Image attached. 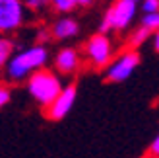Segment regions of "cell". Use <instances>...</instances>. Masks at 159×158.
<instances>
[{"instance_id": "6da1fadb", "label": "cell", "mask_w": 159, "mask_h": 158, "mask_svg": "<svg viewBox=\"0 0 159 158\" xmlns=\"http://www.w3.org/2000/svg\"><path fill=\"white\" fill-rule=\"evenodd\" d=\"M47 62H49V49H47V45L35 43L8 59V62L4 65L6 78L10 82H23V80H27V76L31 72H35L37 68H43Z\"/></svg>"}, {"instance_id": "7a4b0ae2", "label": "cell", "mask_w": 159, "mask_h": 158, "mask_svg": "<svg viewBox=\"0 0 159 158\" xmlns=\"http://www.w3.org/2000/svg\"><path fill=\"white\" fill-rule=\"evenodd\" d=\"M62 90L60 76L49 68H37L27 76V92L41 107H47Z\"/></svg>"}, {"instance_id": "3957f363", "label": "cell", "mask_w": 159, "mask_h": 158, "mask_svg": "<svg viewBox=\"0 0 159 158\" xmlns=\"http://www.w3.org/2000/svg\"><path fill=\"white\" fill-rule=\"evenodd\" d=\"M136 14H138V2H134V0H116L103 14L99 31L101 33L126 31L136 20Z\"/></svg>"}, {"instance_id": "277c9868", "label": "cell", "mask_w": 159, "mask_h": 158, "mask_svg": "<svg viewBox=\"0 0 159 158\" xmlns=\"http://www.w3.org/2000/svg\"><path fill=\"white\" fill-rule=\"evenodd\" d=\"M84 57L93 68H105L115 57V43L109 37V33H101L97 31L91 35L84 45Z\"/></svg>"}, {"instance_id": "5b68a950", "label": "cell", "mask_w": 159, "mask_h": 158, "mask_svg": "<svg viewBox=\"0 0 159 158\" xmlns=\"http://www.w3.org/2000/svg\"><path fill=\"white\" fill-rule=\"evenodd\" d=\"M140 61H142V57H140L138 49H130V47L126 51H122L120 55L113 57V61L105 67L107 82H124V80H128V78L134 74V70L138 68Z\"/></svg>"}, {"instance_id": "8992f818", "label": "cell", "mask_w": 159, "mask_h": 158, "mask_svg": "<svg viewBox=\"0 0 159 158\" xmlns=\"http://www.w3.org/2000/svg\"><path fill=\"white\" fill-rule=\"evenodd\" d=\"M27 18V8L21 0H0V35L18 31Z\"/></svg>"}, {"instance_id": "52a82bcc", "label": "cell", "mask_w": 159, "mask_h": 158, "mask_svg": "<svg viewBox=\"0 0 159 158\" xmlns=\"http://www.w3.org/2000/svg\"><path fill=\"white\" fill-rule=\"evenodd\" d=\"M76 96H78V90L74 84H68V86H62V90L58 92V96L54 98L49 106H47V117L51 121H60L72 111V107L76 104Z\"/></svg>"}, {"instance_id": "ba28073f", "label": "cell", "mask_w": 159, "mask_h": 158, "mask_svg": "<svg viewBox=\"0 0 159 158\" xmlns=\"http://www.w3.org/2000/svg\"><path fill=\"white\" fill-rule=\"evenodd\" d=\"M82 68V55L74 47H64L54 55V70L64 76L76 74Z\"/></svg>"}, {"instance_id": "9c48e42d", "label": "cell", "mask_w": 159, "mask_h": 158, "mask_svg": "<svg viewBox=\"0 0 159 158\" xmlns=\"http://www.w3.org/2000/svg\"><path fill=\"white\" fill-rule=\"evenodd\" d=\"M51 37L57 39V41H66V39H72L80 33V23L74 18H58L57 22L51 26Z\"/></svg>"}, {"instance_id": "30bf717a", "label": "cell", "mask_w": 159, "mask_h": 158, "mask_svg": "<svg viewBox=\"0 0 159 158\" xmlns=\"http://www.w3.org/2000/svg\"><path fill=\"white\" fill-rule=\"evenodd\" d=\"M149 37H152V31L140 23L136 29L130 31V35H128V47H130V49H140L142 45H146V41H148Z\"/></svg>"}, {"instance_id": "8fae6325", "label": "cell", "mask_w": 159, "mask_h": 158, "mask_svg": "<svg viewBox=\"0 0 159 158\" xmlns=\"http://www.w3.org/2000/svg\"><path fill=\"white\" fill-rule=\"evenodd\" d=\"M14 49H16V43L12 41L10 37L0 35V68H2L8 62V59L14 55Z\"/></svg>"}, {"instance_id": "7c38bea8", "label": "cell", "mask_w": 159, "mask_h": 158, "mask_svg": "<svg viewBox=\"0 0 159 158\" xmlns=\"http://www.w3.org/2000/svg\"><path fill=\"white\" fill-rule=\"evenodd\" d=\"M49 6L58 14H70L78 8V0H49Z\"/></svg>"}, {"instance_id": "4fadbf2b", "label": "cell", "mask_w": 159, "mask_h": 158, "mask_svg": "<svg viewBox=\"0 0 159 158\" xmlns=\"http://www.w3.org/2000/svg\"><path fill=\"white\" fill-rule=\"evenodd\" d=\"M142 26L148 27L149 31H157L159 29V10L157 12H149V14H144V18H142Z\"/></svg>"}, {"instance_id": "5bb4252c", "label": "cell", "mask_w": 159, "mask_h": 158, "mask_svg": "<svg viewBox=\"0 0 159 158\" xmlns=\"http://www.w3.org/2000/svg\"><path fill=\"white\" fill-rule=\"evenodd\" d=\"M25 4L27 10H33V12H41L49 6V0H21Z\"/></svg>"}, {"instance_id": "9a60e30c", "label": "cell", "mask_w": 159, "mask_h": 158, "mask_svg": "<svg viewBox=\"0 0 159 158\" xmlns=\"http://www.w3.org/2000/svg\"><path fill=\"white\" fill-rule=\"evenodd\" d=\"M140 10L144 14L157 12L159 10V0H142V2H140Z\"/></svg>"}, {"instance_id": "2e32d148", "label": "cell", "mask_w": 159, "mask_h": 158, "mask_svg": "<svg viewBox=\"0 0 159 158\" xmlns=\"http://www.w3.org/2000/svg\"><path fill=\"white\" fill-rule=\"evenodd\" d=\"M10 98H12V90H10V86L0 84V109H2L4 106H8Z\"/></svg>"}, {"instance_id": "e0dca14e", "label": "cell", "mask_w": 159, "mask_h": 158, "mask_svg": "<svg viewBox=\"0 0 159 158\" xmlns=\"http://www.w3.org/2000/svg\"><path fill=\"white\" fill-rule=\"evenodd\" d=\"M148 156L149 158H159V133H157V137L152 141V145L148 148Z\"/></svg>"}, {"instance_id": "ac0fdd59", "label": "cell", "mask_w": 159, "mask_h": 158, "mask_svg": "<svg viewBox=\"0 0 159 158\" xmlns=\"http://www.w3.org/2000/svg\"><path fill=\"white\" fill-rule=\"evenodd\" d=\"M152 37H153V49L159 53V29H157V31H153Z\"/></svg>"}, {"instance_id": "d6986e66", "label": "cell", "mask_w": 159, "mask_h": 158, "mask_svg": "<svg viewBox=\"0 0 159 158\" xmlns=\"http://www.w3.org/2000/svg\"><path fill=\"white\" fill-rule=\"evenodd\" d=\"M93 4V0H78V6H89Z\"/></svg>"}, {"instance_id": "ffe728a7", "label": "cell", "mask_w": 159, "mask_h": 158, "mask_svg": "<svg viewBox=\"0 0 159 158\" xmlns=\"http://www.w3.org/2000/svg\"><path fill=\"white\" fill-rule=\"evenodd\" d=\"M134 2H138V4H140V2H142V0H134Z\"/></svg>"}]
</instances>
